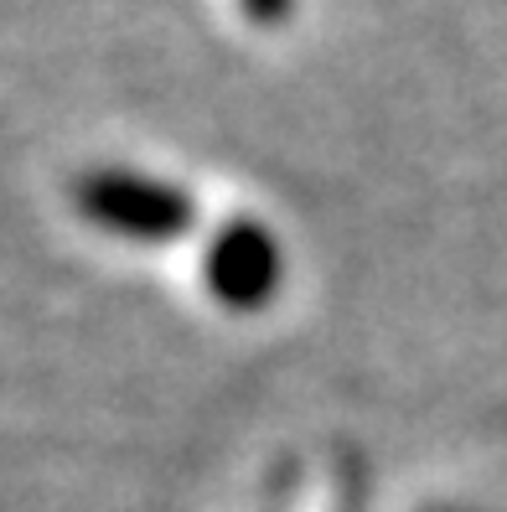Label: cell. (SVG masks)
<instances>
[{"label":"cell","instance_id":"obj_1","mask_svg":"<svg viewBox=\"0 0 507 512\" xmlns=\"http://www.w3.org/2000/svg\"><path fill=\"white\" fill-rule=\"evenodd\" d=\"M73 202L94 228L125 238V244H176L197 218L192 197L176 182L130 166L83 171L73 182Z\"/></svg>","mask_w":507,"mask_h":512},{"label":"cell","instance_id":"obj_2","mask_svg":"<svg viewBox=\"0 0 507 512\" xmlns=\"http://www.w3.org/2000/svg\"><path fill=\"white\" fill-rule=\"evenodd\" d=\"M280 275H285L280 244L259 218H233L207 244V290L233 311H259L280 290Z\"/></svg>","mask_w":507,"mask_h":512},{"label":"cell","instance_id":"obj_3","mask_svg":"<svg viewBox=\"0 0 507 512\" xmlns=\"http://www.w3.org/2000/svg\"><path fill=\"white\" fill-rule=\"evenodd\" d=\"M238 6H244L249 21H259V26H280V21H290L295 0H238Z\"/></svg>","mask_w":507,"mask_h":512}]
</instances>
